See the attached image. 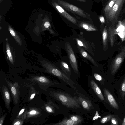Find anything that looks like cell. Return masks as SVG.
<instances>
[{"mask_svg":"<svg viewBox=\"0 0 125 125\" xmlns=\"http://www.w3.org/2000/svg\"><path fill=\"white\" fill-rule=\"evenodd\" d=\"M88 84V91L93 96L94 101L101 102L108 109V105L102 90L93 77H89Z\"/></svg>","mask_w":125,"mask_h":125,"instance_id":"obj_6","label":"cell"},{"mask_svg":"<svg viewBox=\"0 0 125 125\" xmlns=\"http://www.w3.org/2000/svg\"><path fill=\"white\" fill-rule=\"evenodd\" d=\"M116 0H109L102 10V13L104 17L107 15L113 6Z\"/></svg>","mask_w":125,"mask_h":125,"instance_id":"obj_23","label":"cell"},{"mask_svg":"<svg viewBox=\"0 0 125 125\" xmlns=\"http://www.w3.org/2000/svg\"><path fill=\"white\" fill-rule=\"evenodd\" d=\"M47 101L41 108L49 115L56 116L67 112L52 99L48 96Z\"/></svg>","mask_w":125,"mask_h":125,"instance_id":"obj_7","label":"cell"},{"mask_svg":"<svg viewBox=\"0 0 125 125\" xmlns=\"http://www.w3.org/2000/svg\"><path fill=\"white\" fill-rule=\"evenodd\" d=\"M66 11L72 15L79 18L80 20H90L91 15L84 10L63 0H54Z\"/></svg>","mask_w":125,"mask_h":125,"instance_id":"obj_4","label":"cell"},{"mask_svg":"<svg viewBox=\"0 0 125 125\" xmlns=\"http://www.w3.org/2000/svg\"><path fill=\"white\" fill-rule=\"evenodd\" d=\"M125 0H116L110 11L105 17L107 23L115 25L121 12Z\"/></svg>","mask_w":125,"mask_h":125,"instance_id":"obj_9","label":"cell"},{"mask_svg":"<svg viewBox=\"0 0 125 125\" xmlns=\"http://www.w3.org/2000/svg\"><path fill=\"white\" fill-rule=\"evenodd\" d=\"M26 85L30 87V90L27 96V100L29 101L32 100L35 96L39 94L38 92L33 86V85H31L26 83Z\"/></svg>","mask_w":125,"mask_h":125,"instance_id":"obj_22","label":"cell"},{"mask_svg":"<svg viewBox=\"0 0 125 125\" xmlns=\"http://www.w3.org/2000/svg\"><path fill=\"white\" fill-rule=\"evenodd\" d=\"M98 18L101 23L102 24H105V23L104 17L103 15H98Z\"/></svg>","mask_w":125,"mask_h":125,"instance_id":"obj_32","label":"cell"},{"mask_svg":"<svg viewBox=\"0 0 125 125\" xmlns=\"http://www.w3.org/2000/svg\"><path fill=\"white\" fill-rule=\"evenodd\" d=\"M102 33L103 50H105L108 48V39L107 29L106 26H105L103 29Z\"/></svg>","mask_w":125,"mask_h":125,"instance_id":"obj_21","label":"cell"},{"mask_svg":"<svg viewBox=\"0 0 125 125\" xmlns=\"http://www.w3.org/2000/svg\"><path fill=\"white\" fill-rule=\"evenodd\" d=\"M125 57V45L121 48L120 52L113 60L110 67L111 75L110 81L112 82L114 81V75L117 72Z\"/></svg>","mask_w":125,"mask_h":125,"instance_id":"obj_11","label":"cell"},{"mask_svg":"<svg viewBox=\"0 0 125 125\" xmlns=\"http://www.w3.org/2000/svg\"><path fill=\"white\" fill-rule=\"evenodd\" d=\"M61 70L65 74L71 78L74 79L72 77V74L70 69L68 65L66 62L62 61L61 62L60 65Z\"/></svg>","mask_w":125,"mask_h":125,"instance_id":"obj_25","label":"cell"},{"mask_svg":"<svg viewBox=\"0 0 125 125\" xmlns=\"http://www.w3.org/2000/svg\"><path fill=\"white\" fill-rule=\"evenodd\" d=\"M81 115L82 114H72L67 112L65 113L63 115L64 116L67 117L73 121L81 122L83 123L84 122V119Z\"/></svg>","mask_w":125,"mask_h":125,"instance_id":"obj_20","label":"cell"},{"mask_svg":"<svg viewBox=\"0 0 125 125\" xmlns=\"http://www.w3.org/2000/svg\"><path fill=\"white\" fill-rule=\"evenodd\" d=\"M51 4L61 18L65 21L78 27V23L80 20L79 18L67 12L54 0H52Z\"/></svg>","mask_w":125,"mask_h":125,"instance_id":"obj_10","label":"cell"},{"mask_svg":"<svg viewBox=\"0 0 125 125\" xmlns=\"http://www.w3.org/2000/svg\"><path fill=\"white\" fill-rule=\"evenodd\" d=\"M1 0H0V1H1Z\"/></svg>","mask_w":125,"mask_h":125,"instance_id":"obj_36","label":"cell"},{"mask_svg":"<svg viewBox=\"0 0 125 125\" xmlns=\"http://www.w3.org/2000/svg\"><path fill=\"white\" fill-rule=\"evenodd\" d=\"M117 22L115 26H110L107 29L108 38L111 47L114 46L116 35L119 36L122 42L125 41V19L118 21Z\"/></svg>","mask_w":125,"mask_h":125,"instance_id":"obj_5","label":"cell"},{"mask_svg":"<svg viewBox=\"0 0 125 125\" xmlns=\"http://www.w3.org/2000/svg\"><path fill=\"white\" fill-rule=\"evenodd\" d=\"M62 120L59 122L53 123L48 124L51 125H79L82 123L81 122L73 121L70 118L66 116Z\"/></svg>","mask_w":125,"mask_h":125,"instance_id":"obj_19","label":"cell"},{"mask_svg":"<svg viewBox=\"0 0 125 125\" xmlns=\"http://www.w3.org/2000/svg\"><path fill=\"white\" fill-rule=\"evenodd\" d=\"M76 41L78 45L80 47H83L86 50L89 51V45L85 42L84 40H83L82 39L76 38Z\"/></svg>","mask_w":125,"mask_h":125,"instance_id":"obj_28","label":"cell"},{"mask_svg":"<svg viewBox=\"0 0 125 125\" xmlns=\"http://www.w3.org/2000/svg\"><path fill=\"white\" fill-rule=\"evenodd\" d=\"M6 53L7 55L8 59L10 62L12 64L13 63V58L10 50L8 43H6Z\"/></svg>","mask_w":125,"mask_h":125,"instance_id":"obj_29","label":"cell"},{"mask_svg":"<svg viewBox=\"0 0 125 125\" xmlns=\"http://www.w3.org/2000/svg\"><path fill=\"white\" fill-rule=\"evenodd\" d=\"M115 114H111L110 112L103 114L102 116L98 118V120L94 122V125H110V120L111 118Z\"/></svg>","mask_w":125,"mask_h":125,"instance_id":"obj_18","label":"cell"},{"mask_svg":"<svg viewBox=\"0 0 125 125\" xmlns=\"http://www.w3.org/2000/svg\"><path fill=\"white\" fill-rule=\"evenodd\" d=\"M7 115V113H5L4 115H2L0 117V125H2Z\"/></svg>","mask_w":125,"mask_h":125,"instance_id":"obj_33","label":"cell"},{"mask_svg":"<svg viewBox=\"0 0 125 125\" xmlns=\"http://www.w3.org/2000/svg\"><path fill=\"white\" fill-rule=\"evenodd\" d=\"M8 29L10 33L14 37L16 41L19 44L21 45L22 44V42L20 39L13 29L10 26H9Z\"/></svg>","mask_w":125,"mask_h":125,"instance_id":"obj_27","label":"cell"},{"mask_svg":"<svg viewBox=\"0 0 125 125\" xmlns=\"http://www.w3.org/2000/svg\"><path fill=\"white\" fill-rule=\"evenodd\" d=\"M122 119L121 117L115 115L111 119L110 125H120Z\"/></svg>","mask_w":125,"mask_h":125,"instance_id":"obj_26","label":"cell"},{"mask_svg":"<svg viewBox=\"0 0 125 125\" xmlns=\"http://www.w3.org/2000/svg\"><path fill=\"white\" fill-rule=\"evenodd\" d=\"M65 45L72 67L75 74L78 75H79V72L77 60L74 52L69 43H66Z\"/></svg>","mask_w":125,"mask_h":125,"instance_id":"obj_15","label":"cell"},{"mask_svg":"<svg viewBox=\"0 0 125 125\" xmlns=\"http://www.w3.org/2000/svg\"><path fill=\"white\" fill-rule=\"evenodd\" d=\"M50 26V23L48 21H47L45 22L44 24V26L46 28H48Z\"/></svg>","mask_w":125,"mask_h":125,"instance_id":"obj_34","label":"cell"},{"mask_svg":"<svg viewBox=\"0 0 125 125\" xmlns=\"http://www.w3.org/2000/svg\"><path fill=\"white\" fill-rule=\"evenodd\" d=\"M113 87L116 91L118 97L125 107V75L118 79H114Z\"/></svg>","mask_w":125,"mask_h":125,"instance_id":"obj_13","label":"cell"},{"mask_svg":"<svg viewBox=\"0 0 125 125\" xmlns=\"http://www.w3.org/2000/svg\"><path fill=\"white\" fill-rule=\"evenodd\" d=\"M44 112L42 109H41L38 107L31 106L27 107L24 120L39 123L38 119L43 115V112Z\"/></svg>","mask_w":125,"mask_h":125,"instance_id":"obj_12","label":"cell"},{"mask_svg":"<svg viewBox=\"0 0 125 125\" xmlns=\"http://www.w3.org/2000/svg\"><path fill=\"white\" fill-rule=\"evenodd\" d=\"M112 83L108 81L99 87L108 104V110L123 119L125 115V107L116 95Z\"/></svg>","mask_w":125,"mask_h":125,"instance_id":"obj_2","label":"cell"},{"mask_svg":"<svg viewBox=\"0 0 125 125\" xmlns=\"http://www.w3.org/2000/svg\"><path fill=\"white\" fill-rule=\"evenodd\" d=\"M26 109V107L22 108L17 115L16 118H21L24 120V117Z\"/></svg>","mask_w":125,"mask_h":125,"instance_id":"obj_30","label":"cell"},{"mask_svg":"<svg viewBox=\"0 0 125 125\" xmlns=\"http://www.w3.org/2000/svg\"><path fill=\"white\" fill-rule=\"evenodd\" d=\"M24 120L21 118H16L13 121L12 125H22L24 123Z\"/></svg>","mask_w":125,"mask_h":125,"instance_id":"obj_31","label":"cell"},{"mask_svg":"<svg viewBox=\"0 0 125 125\" xmlns=\"http://www.w3.org/2000/svg\"><path fill=\"white\" fill-rule=\"evenodd\" d=\"M78 47L80 52L84 58L88 59L96 66L98 67L95 61L83 48L79 46Z\"/></svg>","mask_w":125,"mask_h":125,"instance_id":"obj_24","label":"cell"},{"mask_svg":"<svg viewBox=\"0 0 125 125\" xmlns=\"http://www.w3.org/2000/svg\"><path fill=\"white\" fill-rule=\"evenodd\" d=\"M47 95L60 105L67 112H73L83 115L88 113L83 108L76 94L60 89L49 88Z\"/></svg>","mask_w":125,"mask_h":125,"instance_id":"obj_1","label":"cell"},{"mask_svg":"<svg viewBox=\"0 0 125 125\" xmlns=\"http://www.w3.org/2000/svg\"><path fill=\"white\" fill-rule=\"evenodd\" d=\"M27 83L31 84H37L43 90L47 91L51 87L62 89L71 94H75L76 92L73 89L69 87L63 82H59L56 80H52L47 77L42 76H31L27 79Z\"/></svg>","mask_w":125,"mask_h":125,"instance_id":"obj_3","label":"cell"},{"mask_svg":"<svg viewBox=\"0 0 125 125\" xmlns=\"http://www.w3.org/2000/svg\"><path fill=\"white\" fill-rule=\"evenodd\" d=\"M80 8L90 13L94 4L93 0H63Z\"/></svg>","mask_w":125,"mask_h":125,"instance_id":"obj_14","label":"cell"},{"mask_svg":"<svg viewBox=\"0 0 125 125\" xmlns=\"http://www.w3.org/2000/svg\"><path fill=\"white\" fill-rule=\"evenodd\" d=\"M76 95L81 105L88 114H94L99 110V106L94 102L93 100L80 93Z\"/></svg>","mask_w":125,"mask_h":125,"instance_id":"obj_8","label":"cell"},{"mask_svg":"<svg viewBox=\"0 0 125 125\" xmlns=\"http://www.w3.org/2000/svg\"><path fill=\"white\" fill-rule=\"evenodd\" d=\"M120 125H125V115Z\"/></svg>","mask_w":125,"mask_h":125,"instance_id":"obj_35","label":"cell"},{"mask_svg":"<svg viewBox=\"0 0 125 125\" xmlns=\"http://www.w3.org/2000/svg\"><path fill=\"white\" fill-rule=\"evenodd\" d=\"M5 80L10 92L14 103L16 105L18 102L20 94L19 86L17 83L13 84L7 79Z\"/></svg>","mask_w":125,"mask_h":125,"instance_id":"obj_16","label":"cell"},{"mask_svg":"<svg viewBox=\"0 0 125 125\" xmlns=\"http://www.w3.org/2000/svg\"><path fill=\"white\" fill-rule=\"evenodd\" d=\"M2 95L6 108L9 113L11 112L10 103L11 98L7 87L4 85L2 86Z\"/></svg>","mask_w":125,"mask_h":125,"instance_id":"obj_17","label":"cell"}]
</instances>
